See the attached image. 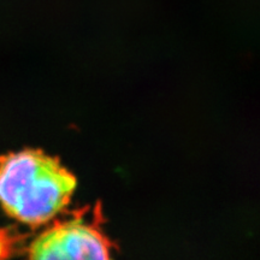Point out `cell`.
Wrapping results in <instances>:
<instances>
[{"instance_id": "3957f363", "label": "cell", "mask_w": 260, "mask_h": 260, "mask_svg": "<svg viewBox=\"0 0 260 260\" xmlns=\"http://www.w3.org/2000/svg\"><path fill=\"white\" fill-rule=\"evenodd\" d=\"M15 240L5 229H0V259L8 258L14 251Z\"/></svg>"}, {"instance_id": "6da1fadb", "label": "cell", "mask_w": 260, "mask_h": 260, "mask_svg": "<svg viewBox=\"0 0 260 260\" xmlns=\"http://www.w3.org/2000/svg\"><path fill=\"white\" fill-rule=\"evenodd\" d=\"M76 184L57 158L39 149L0 157V205L9 216L28 225L47 223L63 211Z\"/></svg>"}, {"instance_id": "7a4b0ae2", "label": "cell", "mask_w": 260, "mask_h": 260, "mask_svg": "<svg viewBox=\"0 0 260 260\" xmlns=\"http://www.w3.org/2000/svg\"><path fill=\"white\" fill-rule=\"evenodd\" d=\"M111 243L98 220L83 217L61 220L39 235L28 248L31 259H109Z\"/></svg>"}]
</instances>
